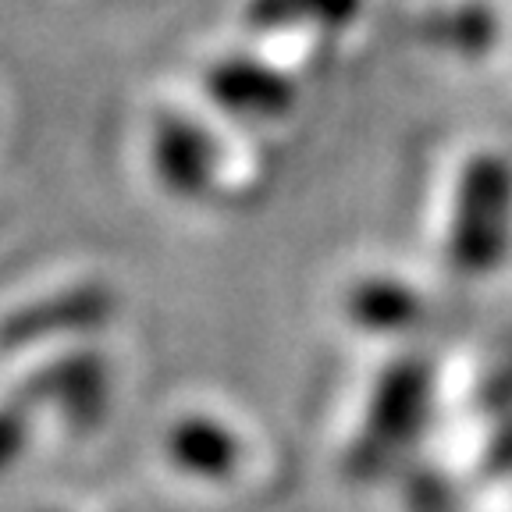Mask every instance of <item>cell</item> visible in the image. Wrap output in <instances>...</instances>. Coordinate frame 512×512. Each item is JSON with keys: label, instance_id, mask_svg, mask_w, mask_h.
<instances>
[{"label": "cell", "instance_id": "cell-1", "mask_svg": "<svg viewBox=\"0 0 512 512\" xmlns=\"http://www.w3.org/2000/svg\"><path fill=\"white\" fill-rule=\"evenodd\" d=\"M512 235V168L498 153L466 160L448 228V264L466 278L502 264Z\"/></svg>", "mask_w": 512, "mask_h": 512}, {"label": "cell", "instance_id": "cell-2", "mask_svg": "<svg viewBox=\"0 0 512 512\" xmlns=\"http://www.w3.org/2000/svg\"><path fill=\"white\" fill-rule=\"evenodd\" d=\"M431 377L416 360H402L388 367V374L377 381L374 402H370L367 431L360 445L352 448V466L360 473H377L395 448H402L420 427V416L427 406Z\"/></svg>", "mask_w": 512, "mask_h": 512}, {"label": "cell", "instance_id": "cell-3", "mask_svg": "<svg viewBox=\"0 0 512 512\" xmlns=\"http://www.w3.org/2000/svg\"><path fill=\"white\" fill-rule=\"evenodd\" d=\"M118 313V296L104 281H79L72 288L50 292L32 303L11 310L0 320V345L22 349L50 335H75V331H96Z\"/></svg>", "mask_w": 512, "mask_h": 512}, {"label": "cell", "instance_id": "cell-4", "mask_svg": "<svg viewBox=\"0 0 512 512\" xmlns=\"http://www.w3.org/2000/svg\"><path fill=\"white\" fill-rule=\"evenodd\" d=\"M153 175L178 200H200L214 185L217 146L210 132L182 114H160L150 139Z\"/></svg>", "mask_w": 512, "mask_h": 512}, {"label": "cell", "instance_id": "cell-5", "mask_svg": "<svg viewBox=\"0 0 512 512\" xmlns=\"http://www.w3.org/2000/svg\"><path fill=\"white\" fill-rule=\"evenodd\" d=\"M207 93L221 111L249 121L285 118L296 104V86L281 72L246 54L224 57L207 68Z\"/></svg>", "mask_w": 512, "mask_h": 512}, {"label": "cell", "instance_id": "cell-6", "mask_svg": "<svg viewBox=\"0 0 512 512\" xmlns=\"http://www.w3.org/2000/svg\"><path fill=\"white\" fill-rule=\"evenodd\" d=\"M349 317L363 328L374 331H392V328H406L420 317V299H416L413 288H406L402 281L392 278H367L352 288L349 299Z\"/></svg>", "mask_w": 512, "mask_h": 512}, {"label": "cell", "instance_id": "cell-7", "mask_svg": "<svg viewBox=\"0 0 512 512\" xmlns=\"http://www.w3.org/2000/svg\"><path fill=\"white\" fill-rule=\"evenodd\" d=\"M424 40L441 50L456 54H484L498 40V18L484 4H459V8H441L424 18Z\"/></svg>", "mask_w": 512, "mask_h": 512}, {"label": "cell", "instance_id": "cell-8", "mask_svg": "<svg viewBox=\"0 0 512 512\" xmlns=\"http://www.w3.org/2000/svg\"><path fill=\"white\" fill-rule=\"evenodd\" d=\"M363 0H249L246 22L260 32H278L288 25H324L342 29L360 15Z\"/></svg>", "mask_w": 512, "mask_h": 512}, {"label": "cell", "instance_id": "cell-9", "mask_svg": "<svg viewBox=\"0 0 512 512\" xmlns=\"http://www.w3.org/2000/svg\"><path fill=\"white\" fill-rule=\"evenodd\" d=\"M36 388L47 395H57L68 406L89 409L100 402L104 395V363L96 352H72V356H61L57 363H50L40 374Z\"/></svg>", "mask_w": 512, "mask_h": 512}, {"label": "cell", "instance_id": "cell-10", "mask_svg": "<svg viewBox=\"0 0 512 512\" xmlns=\"http://www.w3.org/2000/svg\"><path fill=\"white\" fill-rule=\"evenodd\" d=\"M175 456L192 470L221 473L235 463V438L214 424V420H185L175 431Z\"/></svg>", "mask_w": 512, "mask_h": 512}, {"label": "cell", "instance_id": "cell-11", "mask_svg": "<svg viewBox=\"0 0 512 512\" xmlns=\"http://www.w3.org/2000/svg\"><path fill=\"white\" fill-rule=\"evenodd\" d=\"M18 434H22V420L15 413H0V459L15 452Z\"/></svg>", "mask_w": 512, "mask_h": 512}]
</instances>
